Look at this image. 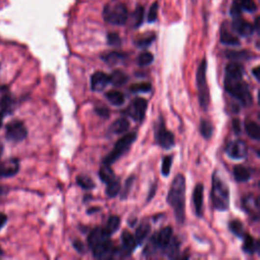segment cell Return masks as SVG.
I'll return each instance as SVG.
<instances>
[{
    "label": "cell",
    "instance_id": "6da1fadb",
    "mask_svg": "<svg viewBox=\"0 0 260 260\" xmlns=\"http://www.w3.org/2000/svg\"><path fill=\"white\" fill-rule=\"evenodd\" d=\"M185 191L186 180L182 174L177 175L173 180L168 192L167 201L175 212L176 220L182 224L185 220Z\"/></svg>",
    "mask_w": 260,
    "mask_h": 260
},
{
    "label": "cell",
    "instance_id": "7a4b0ae2",
    "mask_svg": "<svg viewBox=\"0 0 260 260\" xmlns=\"http://www.w3.org/2000/svg\"><path fill=\"white\" fill-rule=\"evenodd\" d=\"M225 90L226 92L237 99L244 106H250L253 102L252 96L249 91L248 84L243 81L242 77L225 76Z\"/></svg>",
    "mask_w": 260,
    "mask_h": 260
},
{
    "label": "cell",
    "instance_id": "3957f363",
    "mask_svg": "<svg viewBox=\"0 0 260 260\" xmlns=\"http://www.w3.org/2000/svg\"><path fill=\"white\" fill-rule=\"evenodd\" d=\"M210 198L212 206L215 209L220 211H225L230 206V190L228 185L224 180L214 173L212 176V187L210 192Z\"/></svg>",
    "mask_w": 260,
    "mask_h": 260
},
{
    "label": "cell",
    "instance_id": "277c9868",
    "mask_svg": "<svg viewBox=\"0 0 260 260\" xmlns=\"http://www.w3.org/2000/svg\"><path fill=\"white\" fill-rule=\"evenodd\" d=\"M207 69H208V62L207 59L204 58L200 62L196 72V86L198 92V100L201 108L204 110H208L209 106V90L207 79Z\"/></svg>",
    "mask_w": 260,
    "mask_h": 260
},
{
    "label": "cell",
    "instance_id": "5b68a950",
    "mask_svg": "<svg viewBox=\"0 0 260 260\" xmlns=\"http://www.w3.org/2000/svg\"><path fill=\"white\" fill-rule=\"evenodd\" d=\"M136 137V132H130L122 136V138H120L116 142V144H115L112 152L104 158L103 163L106 165H112L116 161H118L122 156H124L129 151L130 147H131V144L135 141Z\"/></svg>",
    "mask_w": 260,
    "mask_h": 260
},
{
    "label": "cell",
    "instance_id": "8992f818",
    "mask_svg": "<svg viewBox=\"0 0 260 260\" xmlns=\"http://www.w3.org/2000/svg\"><path fill=\"white\" fill-rule=\"evenodd\" d=\"M104 20L115 26H122L128 20V10L123 3L113 2L105 6L103 11Z\"/></svg>",
    "mask_w": 260,
    "mask_h": 260
},
{
    "label": "cell",
    "instance_id": "52a82bcc",
    "mask_svg": "<svg viewBox=\"0 0 260 260\" xmlns=\"http://www.w3.org/2000/svg\"><path fill=\"white\" fill-rule=\"evenodd\" d=\"M156 140L160 144L163 149L169 150L174 147L175 144V136L171 131L166 128L165 122L163 118H160V121L157 122L156 126V132H155Z\"/></svg>",
    "mask_w": 260,
    "mask_h": 260
},
{
    "label": "cell",
    "instance_id": "ba28073f",
    "mask_svg": "<svg viewBox=\"0 0 260 260\" xmlns=\"http://www.w3.org/2000/svg\"><path fill=\"white\" fill-rule=\"evenodd\" d=\"M5 135L8 140L19 142L26 137L27 130L22 121H12L6 125Z\"/></svg>",
    "mask_w": 260,
    "mask_h": 260
},
{
    "label": "cell",
    "instance_id": "9c48e42d",
    "mask_svg": "<svg viewBox=\"0 0 260 260\" xmlns=\"http://www.w3.org/2000/svg\"><path fill=\"white\" fill-rule=\"evenodd\" d=\"M147 109H148L147 100H144L142 98H136L135 100H133L131 105L126 109L125 113L133 120L141 122L144 119V116H146Z\"/></svg>",
    "mask_w": 260,
    "mask_h": 260
},
{
    "label": "cell",
    "instance_id": "30bf717a",
    "mask_svg": "<svg viewBox=\"0 0 260 260\" xmlns=\"http://www.w3.org/2000/svg\"><path fill=\"white\" fill-rule=\"evenodd\" d=\"M226 152L227 155L234 158V160H242V158L246 157L247 153H248V149L246 143H245L243 140L237 139V140H233L228 143V146L226 148Z\"/></svg>",
    "mask_w": 260,
    "mask_h": 260
},
{
    "label": "cell",
    "instance_id": "8fae6325",
    "mask_svg": "<svg viewBox=\"0 0 260 260\" xmlns=\"http://www.w3.org/2000/svg\"><path fill=\"white\" fill-rule=\"evenodd\" d=\"M257 10V5L254 0H234L231 7V14L234 19L240 18L242 11L255 12Z\"/></svg>",
    "mask_w": 260,
    "mask_h": 260
},
{
    "label": "cell",
    "instance_id": "7c38bea8",
    "mask_svg": "<svg viewBox=\"0 0 260 260\" xmlns=\"http://www.w3.org/2000/svg\"><path fill=\"white\" fill-rule=\"evenodd\" d=\"M121 241L122 245L118 253L122 257H128L132 254L133 250L137 247L135 237L131 233H129L128 231H123V233L121 235Z\"/></svg>",
    "mask_w": 260,
    "mask_h": 260
},
{
    "label": "cell",
    "instance_id": "4fadbf2b",
    "mask_svg": "<svg viewBox=\"0 0 260 260\" xmlns=\"http://www.w3.org/2000/svg\"><path fill=\"white\" fill-rule=\"evenodd\" d=\"M20 171V162L18 158H9L0 164V178H9L17 175Z\"/></svg>",
    "mask_w": 260,
    "mask_h": 260
},
{
    "label": "cell",
    "instance_id": "5bb4252c",
    "mask_svg": "<svg viewBox=\"0 0 260 260\" xmlns=\"http://www.w3.org/2000/svg\"><path fill=\"white\" fill-rule=\"evenodd\" d=\"M233 31L242 37H249L254 33L255 27L252 24L244 21L240 18H236L232 23Z\"/></svg>",
    "mask_w": 260,
    "mask_h": 260
},
{
    "label": "cell",
    "instance_id": "9a60e30c",
    "mask_svg": "<svg viewBox=\"0 0 260 260\" xmlns=\"http://www.w3.org/2000/svg\"><path fill=\"white\" fill-rule=\"evenodd\" d=\"M110 83L109 76L103 71H97L91 78V88L94 92L103 91Z\"/></svg>",
    "mask_w": 260,
    "mask_h": 260
},
{
    "label": "cell",
    "instance_id": "2e32d148",
    "mask_svg": "<svg viewBox=\"0 0 260 260\" xmlns=\"http://www.w3.org/2000/svg\"><path fill=\"white\" fill-rule=\"evenodd\" d=\"M204 192L205 187L202 184H197L193 190V206L195 209V213L198 218H201L204 213Z\"/></svg>",
    "mask_w": 260,
    "mask_h": 260
},
{
    "label": "cell",
    "instance_id": "e0dca14e",
    "mask_svg": "<svg viewBox=\"0 0 260 260\" xmlns=\"http://www.w3.org/2000/svg\"><path fill=\"white\" fill-rule=\"evenodd\" d=\"M93 254L96 258H106L112 253V242L110 238H106L96 244L93 248Z\"/></svg>",
    "mask_w": 260,
    "mask_h": 260
},
{
    "label": "cell",
    "instance_id": "ac0fdd59",
    "mask_svg": "<svg viewBox=\"0 0 260 260\" xmlns=\"http://www.w3.org/2000/svg\"><path fill=\"white\" fill-rule=\"evenodd\" d=\"M106 238H110V235L106 232L104 228H96L90 233L88 237V244L89 247L93 248L96 244H98L100 241H102Z\"/></svg>",
    "mask_w": 260,
    "mask_h": 260
},
{
    "label": "cell",
    "instance_id": "d6986e66",
    "mask_svg": "<svg viewBox=\"0 0 260 260\" xmlns=\"http://www.w3.org/2000/svg\"><path fill=\"white\" fill-rule=\"evenodd\" d=\"M173 237V229L171 227H166L160 232L156 233V241L158 245V249L164 250L169 244L171 238Z\"/></svg>",
    "mask_w": 260,
    "mask_h": 260
},
{
    "label": "cell",
    "instance_id": "ffe728a7",
    "mask_svg": "<svg viewBox=\"0 0 260 260\" xmlns=\"http://www.w3.org/2000/svg\"><path fill=\"white\" fill-rule=\"evenodd\" d=\"M151 233V225L148 222H142L135 231V240L137 245H141Z\"/></svg>",
    "mask_w": 260,
    "mask_h": 260
},
{
    "label": "cell",
    "instance_id": "44dd1931",
    "mask_svg": "<svg viewBox=\"0 0 260 260\" xmlns=\"http://www.w3.org/2000/svg\"><path fill=\"white\" fill-rule=\"evenodd\" d=\"M164 251L169 258H177L180 253V242L178 239L176 237H172Z\"/></svg>",
    "mask_w": 260,
    "mask_h": 260
},
{
    "label": "cell",
    "instance_id": "7402d4cb",
    "mask_svg": "<svg viewBox=\"0 0 260 260\" xmlns=\"http://www.w3.org/2000/svg\"><path fill=\"white\" fill-rule=\"evenodd\" d=\"M125 58H126L125 54H123L121 52H115V51L109 52V53L104 54L102 56V59L110 65H116L118 63H121L125 60Z\"/></svg>",
    "mask_w": 260,
    "mask_h": 260
},
{
    "label": "cell",
    "instance_id": "603a6c76",
    "mask_svg": "<svg viewBox=\"0 0 260 260\" xmlns=\"http://www.w3.org/2000/svg\"><path fill=\"white\" fill-rule=\"evenodd\" d=\"M234 177L237 182H247L251 177V172L246 167L237 165L234 167Z\"/></svg>",
    "mask_w": 260,
    "mask_h": 260
},
{
    "label": "cell",
    "instance_id": "cb8c5ba5",
    "mask_svg": "<svg viewBox=\"0 0 260 260\" xmlns=\"http://www.w3.org/2000/svg\"><path fill=\"white\" fill-rule=\"evenodd\" d=\"M129 121L126 118H120L115 121L111 126H110V132L114 134H121L126 132L129 129Z\"/></svg>",
    "mask_w": 260,
    "mask_h": 260
},
{
    "label": "cell",
    "instance_id": "d4e9b609",
    "mask_svg": "<svg viewBox=\"0 0 260 260\" xmlns=\"http://www.w3.org/2000/svg\"><path fill=\"white\" fill-rule=\"evenodd\" d=\"M221 42L223 43V44L228 45V46H239L240 45L239 39L236 36H234L232 33H230V31L227 30V28L224 26L221 31Z\"/></svg>",
    "mask_w": 260,
    "mask_h": 260
},
{
    "label": "cell",
    "instance_id": "484cf974",
    "mask_svg": "<svg viewBox=\"0 0 260 260\" xmlns=\"http://www.w3.org/2000/svg\"><path fill=\"white\" fill-rule=\"evenodd\" d=\"M243 251L248 254H254L255 252L259 251V243L256 241L252 236L246 235L244 239L243 245Z\"/></svg>",
    "mask_w": 260,
    "mask_h": 260
},
{
    "label": "cell",
    "instance_id": "4316f807",
    "mask_svg": "<svg viewBox=\"0 0 260 260\" xmlns=\"http://www.w3.org/2000/svg\"><path fill=\"white\" fill-rule=\"evenodd\" d=\"M99 176H100L101 180H102V182H104L106 184H108V183H110V182L116 179L115 173L111 169L110 165H106V164H103V166L101 167V169L99 171Z\"/></svg>",
    "mask_w": 260,
    "mask_h": 260
},
{
    "label": "cell",
    "instance_id": "83f0119b",
    "mask_svg": "<svg viewBox=\"0 0 260 260\" xmlns=\"http://www.w3.org/2000/svg\"><path fill=\"white\" fill-rule=\"evenodd\" d=\"M109 80L114 86H122L127 82L128 77L121 70H115L109 76Z\"/></svg>",
    "mask_w": 260,
    "mask_h": 260
},
{
    "label": "cell",
    "instance_id": "f1b7e54d",
    "mask_svg": "<svg viewBox=\"0 0 260 260\" xmlns=\"http://www.w3.org/2000/svg\"><path fill=\"white\" fill-rule=\"evenodd\" d=\"M243 208H245L248 213H255L256 216H258V208H259V205H258V199L254 198L253 196H248L243 200Z\"/></svg>",
    "mask_w": 260,
    "mask_h": 260
},
{
    "label": "cell",
    "instance_id": "f546056e",
    "mask_svg": "<svg viewBox=\"0 0 260 260\" xmlns=\"http://www.w3.org/2000/svg\"><path fill=\"white\" fill-rule=\"evenodd\" d=\"M106 98L114 106H122L125 102V98L122 93L118 91H110L106 94Z\"/></svg>",
    "mask_w": 260,
    "mask_h": 260
},
{
    "label": "cell",
    "instance_id": "4dcf8cb0",
    "mask_svg": "<svg viewBox=\"0 0 260 260\" xmlns=\"http://www.w3.org/2000/svg\"><path fill=\"white\" fill-rule=\"evenodd\" d=\"M120 227V219L119 216L117 215H111L109 220L107 221L106 227L104 228L106 232L111 236L112 234H114L116 231L119 229Z\"/></svg>",
    "mask_w": 260,
    "mask_h": 260
},
{
    "label": "cell",
    "instance_id": "1f68e13d",
    "mask_svg": "<svg viewBox=\"0 0 260 260\" xmlns=\"http://www.w3.org/2000/svg\"><path fill=\"white\" fill-rule=\"evenodd\" d=\"M226 56L233 60H246L253 58V54L248 51H228L226 52Z\"/></svg>",
    "mask_w": 260,
    "mask_h": 260
},
{
    "label": "cell",
    "instance_id": "d6a6232c",
    "mask_svg": "<svg viewBox=\"0 0 260 260\" xmlns=\"http://www.w3.org/2000/svg\"><path fill=\"white\" fill-rule=\"evenodd\" d=\"M245 129H246V132L248 136L254 140H259L260 138V127L256 122L250 121L246 123L245 125Z\"/></svg>",
    "mask_w": 260,
    "mask_h": 260
},
{
    "label": "cell",
    "instance_id": "836d02e7",
    "mask_svg": "<svg viewBox=\"0 0 260 260\" xmlns=\"http://www.w3.org/2000/svg\"><path fill=\"white\" fill-rule=\"evenodd\" d=\"M157 249H158V245H157V241H156V234H155L149 240L146 248H144V250H143V255L151 256V255L155 254Z\"/></svg>",
    "mask_w": 260,
    "mask_h": 260
},
{
    "label": "cell",
    "instance_id": "e575fe53",
    "mask_svg": "<svg viewBox=\"0 0 260 260\" xmlns=\"http://www.w3.org/2000/svg\"><path fill=\"white\" fill-rule=\"evenodd\" d=\"M107 189H106V193L110 198H113L115 196H117L118 193L121 190V185L120 182L118 180L115 179L114 181L110 182L107 184Z\"/></svg>",
    "mask_w": 260,
    "mask_h": 260
},
{
    "label": "cell",
    "instance_id": "d590c367",
    "mask_svg": "<svg viewBox=\"0 0 260 260\" xmlns=\"http://www.w3.org/2000/svg\"><path fill=\"white\" fill-rule=\"evenodd\" d=\"M78 184L79 185V187H81L82 189L85 190H92L95 188V182L88 176L85 175H79L77 179Z\"/></svg>",
    "mask_w": 260,
    "mask_h": 260
},
{
    "label": "cell",
    "instance_id": "8d00e7d4",
    "mask_svg": "<svg viewBox=\"0 0 260 260\" xmlns=\"http://www.w3.org/2000/svg\"><path fill=\"white\" fill-rule=\"evenodd\" d=\"M229 228L231 230V232H232L235 236L239 238H244V228L243 224L240 221L234 220L232 222H230Z\"/></svg>",
    "mask_w": 260,
    "mask_h": 260
},
{
    "label": "cell",
    "instance_id": "74e56055",
    "mask_svg": "<svg viewBox=\"0 0 260 260\" xmlns=\"http://www.w3.org/2000/svg\"><path fill=\"white\" fill-rule=\"evenodd\" d=\"M200 133L206 139H208L211 137L213 133V127L211 123L208 120H201L200 123Z\"/></svg>",
    "mask_w": 260,
    "mask_h": 260
},
{
    "label": "cell",
    "instance_id": "f35d334b",
    "mask_svg": "<svg viewBox=\"0 0 260 260\" xmlns=\"http://www.w3.org/2000/svg\"><path fill=\"white\" fill-rule=\"evenodd\" d=\"M152 90V84L150 82L134 83L130 86V92L132 93H149Z\"/></svg>",
    "mask_w": 260,
    "mask_h": 260
},
{
    "label": "cell",
    "instance_id": "ab89813d",
    "mask_svg": "<svg viewBox=\"0 0 260 260\" xmlns=\"http://www.w3.org/2000/svg\"><path fill=\"white\" fill-rule=\"evenodd\" d=\"M12 106H13V102H12V99L9 96H4L1 99V102H0V109H1V113L3 115L10 113L12 111Z\"/></svg>",
    "mask_w": 260,
    "mask_h": 260
},
{
    "label": "cell",
    "instance_id": "60d3db41",
    "mask_svg": "<svg viewBox=\"0 0 260 260\" xmlns=\"http://www.w3.org/2000/svg\"><path fill=\"white\" fill-rule=\"evenodd\" d=\"M154 61V55L151 52H142L139 56H138V65L140 66H148L151 63H153Z\"/></svg>",
    "mask_w": 260,
    "mask_h": 260
},
{
    "label": "cell",
    "instance_id": "b9f144b4",
    "mask_svg": "<svg viewBox=\"0 0 260 260\" xmlns=\"http://www.w3.org/2000/svg\"><path fill=\"white\" fill-rule=\"evenodd\" d=\"M143 17H144V9L142 6H138L133 12V16H132L133 25L135 27H138L142 24Z\"/></svg>",
    "mask_w": 260,
    "mask_h": 260
},
{
    "label": "cell",
    "instance_id": "7bdbcfd3",
    "mask_svg": "<svg viewBox=\"0 0 260 260\" xmlns=\"http://www.w3.org/2000/svg\"><path fill=\"white\" fill-rule=\"evenodd\" d=\"M154 40H155V36L153 34H151V35H147V36L141 37L138 40H136L135 44H136V46H138L140 48H146L152 44Z\"/></svg>",
    "mask_w": 260,
    "mask_h": 260
},
{
    "label": "cell",
    "instance_id": "ee69618b",
    "mask_svg": "<svg viewBox=\"0 0 260 260\" xmlns=\"http://www.w3.org/2000/svg\"><path fill=\"white\" fill-rule=\"evenodd\" d=\"M172 162H173V157L171 156H167L163 158V163H162V175L167 177L170 174V171L172 168Z\"/></svg>",
    "mask_w": 260,
    "mask_h": 260
},
{
    "label": "cell",
    "instance_id": "f6af8a7d",
    "mask_svg": "<svg viewBox=\"0 0 260 260\" xmlns=\"http://www.w3.org/2000/svg\"><path fill=\"white\" fill-rule=\"evenodd\" d=\"M133 182H134V176H131V177H129L124 185V187L122 188V193H121V199H125L129 192H130V189H131V187L133 185Z\"/></svg>",
    "mask_w": 260,
    "mask_h": 260
},
{
    "label": "cell",
    "instance_id": "bcb514c9",
    "mask_svg": "<svg viewBox=\"0 0 260 260\" xmlns=\"http://www.w3.org/2000/svg\"><path fill=\"white\" fill-rule=\"evenodd\" d=\"M108 44L110 46L118 47L121 45V39L118 34L116 33H109L108 34Z\"/></svg>",
    "mask_w": 260,
    "mask_h": 260
},
{
    "label": "cell",
    "instance_id": "7dc6e473",
    "mask_svg": "<svg viewBox=\"0 0 260 260\" xmlns=\"http://www.w3.org/2000/svg\"><path fill=\"white\" fill-rule=\"evenodd\" d=\"M157 11H158V5L156 2H155L152 7L150 8V11L148 13V21L149 23H154L156 21L157 18Z\"/></svg>",
    "mask_w": 260,
    "mask_h": 260
},
{
    "label": "cell",
    "instance_id": "c3c4849f",
    "mask_svg": "<svg viewBox=\"0 0 260 260\" xmlns=\"http://www.w3.org/2000/svg\"><path fill=\"white\" fill-rule=\"evenodd\" d=\"M96 112L99 115V116L103 117V118H108L109 117V109L106 107H102V106H99L96 108Z\"/></svg>",
    "mask_w": 260,
    "mask_h": 260
},
{
    "label": "cell",
    "instance_id": "681fc988",
    "mask_svg": "<svg viewBox=\"0 0 260 260\" xmlns=\"http://www.w3.org/2000/svg\"><path fill=\"white\" fill-rule=\"evenodd\" d=\"M72 245H74V247L76 248V250H77L78 252H79V253H84L85 248H84V245L82 244V242H80V241H78V240H76V241L74 242V244H72Z\"/></svg>",
    "mask_w": 260,
    "mask_h": 260
},
{
    "label": "cell",
    "instance_id": "f907efd6",
    "mask_svg": "<svg viewBox=\"0 0 260 260\" xmlns=\"http://www.w3.org/2000/svg\"><path fill=\"white\" fill-rule=\"evenodd\" d=\"M7 223V216L5 213L0 212V230H1Z\"/></svg>",
    "mask_w": 260,
    "mask_h": 260
},
{
    "label": "cell",
    "instance_id": "816d5d0a",
    "mask_svg": "<svg viewBox=\"0 0 260 260\" xmlns=\"http://www.w3.org/2000/svg\"><path fill=\"white\" fill-rule=\"evenodd\" d=\"M233 129H234L235 133H237V134H239L241 132V127H240L239 119H234L233 120Z\"/></svg>",
    "mask_w": 260,
    "mask_h": 260
},
{
    "label": "cell",
    "instance_id": "f5cc1de1",
    "mask_svg": "<svg viewBox=\"0 0 260 260\" xmlns=\"http://www.w3.org/2000/svg\"><path fill=\"white\" fill-rule=\"evenodd\" d=\"M258 71H259V67H255L253 70H252V74H253V76L255 77V78L257 79V80H259V76H258Z\"/></svg>",
    "mask_w": 260,
    "mask_h": 260
},
{
    "label": "cell",
    "instance_id": "db71d44e",
    "mask_svg": "<svg viewBox=\"0 0 260 260\" xmlns=\"http://www.w3.org/2000/svg\"><path fill=\"white\" fill-rule=\"evenodd\" d=\"M155 193H156V186H153L152 187V191L150 192V196H149V199L148 200H151L153 198V196L155 195Z\"/></svg>",
    "mask_w": 260,
    "mask_h": 260
},
{
    "label": "cell",
    "instance_id": "11a10c76",
    "mask_svg": "<svg viewBox=\"0 0 260 260\" xmlns=\"http://www.w3.org/2000/svg\"><path fill=\"white\" fill-rule=\"evenodd\" d=\"M3 116H4V115L1 113V112H0V128H1V126H2V121H3Z\"/></svg>",
    "mask_w": 260,
    "mask_h": 260
},
{
    "label": "cell",
    "instance_id": "9f6ffc18",
    "mask_svg": "<svg viewBox=\"0 0 260 260\" xmlns=\"http://www.w3.org/2000/svg\"><path fill=\"white\" fill-rule=\"evenodd\" d=\"M2 152H3V147H2L1 142H0V156H1V155H2Z\"/></svg>",
    "mask_w": 260,
    "mask_h": 260
},
{
    "label": "cell",
    "instance_id": "6f0895ef",
    "mask_svg": "<svg viewBox=\"0 0 260 260\" xmlns=\"http://www.w3.org/2000/svg\"><path fill=\"white\" fill-rule=\"evenodd\" d=\"M3 193H4V189L1 188V187H0V197H1L3 195Z\"/></svg>",
    "mask_w": 260,
    "mask_h": 260
},
{
    "label": "cell",
    "instance_id": "680465c9",
    "mask_svg": "<svg viewBox=\"0 0 260 260\" xmlns=\"http://www.w3.org/2000/svg\"><path fill=\"white\" fill-rule=\"evenodd\" d=\"M3 255V250L1 249V247H0V256Z\"/></svg>",
    "mask_w": 260,
    "mask_h": 260
}]
</instances>
